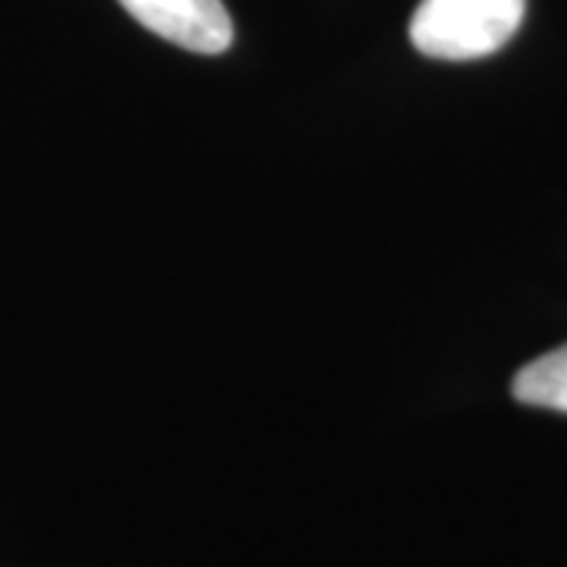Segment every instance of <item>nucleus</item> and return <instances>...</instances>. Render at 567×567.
Wrapping results in <instances>:
<instances>
[{
  "label": "nucleus",
  "instance_id": "f257e3e1",
  "mask_svg": "<svg viewBox=\"0 0 567 567\" xmlns=\"http://www.w3.org/2000/svg\"><path fill=\"white\" fill-rule=\"evenodd\" d=\"M527 13V0H420L410 41L425 58L476 61L502 51Z\"/></svg>",
  "mask_w": 567,
  "mask_h": 567
},
{
  "label": "nucleus",
  "instance_id": "f03ea898",
  "mask_svg": "<svg viewBox=\"0 0 567 567\" xmlns=\"http://www.w3.org/2000/svg\"><path fill=\"white\" fill-rule=\"evenodd\" d=\"M133 20L158 39L196 54H221L234 41V22L221 0H121Z\"/></svg>",
  "mask_w": 567,
  "mask_h": 567
},
{
  "label": "nucleus",
  "instance_id": "7ed1b4c3",
  "mask_svg": "<svg viewBox=\"0 0 567 567\" xmlns=\"http://www.w3.org/2000/svg\"><path fill=\"white\" fill-rule=\"evenodd\" d=\"M511 391L520 404L567 413V344L524 365Z\"/></svg>",
  "mask_w": 567,
  "mask_h": 567
}]
</instances>
